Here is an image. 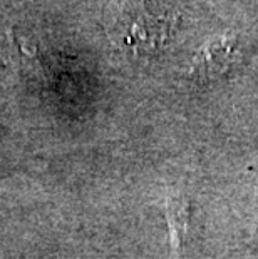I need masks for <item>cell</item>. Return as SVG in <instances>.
I'll return each mask as SVG.
<instances>
[{
  "label": "cell",
  "instance_id": "cell-1",
  "mask_svg": "<svg viewBox=\"0 0 258 259\" xmlns=\"http://www.w3.org/2000/svg\"><path fill=\"white\" fill-rule=\"evenodd\" d=\"M176 24V15L156 0H138L121 14L113 27V38L134 56H151L166 46Z\"/></svg>",
  "mask_w": 258,
  "mask_h": 259
},
{
  "label": "cell",
  "instance_id": "cell-2",
  "mask_svg": "<svg viewBox=\"0 0 258 259\" xmlns=\"http://www.w3.org/2000/svg\"><path fill=\"white\" fill-rule=\"evenodd\" d=\"M238 57V40L235 35L225 34L208 40L190 65V74L198 82H215L232 72Z\"/></svg>",
  "mask_w": 258,
  "mask_h": 259
},
{
  "label": "cell",
  "instance_id": "cell-3",
  "mask_svg": "<svg viewBox=\"0 0 258 259\" xmlns=\"http://www.w3.org/2000/svg\"><path fill=\"white\" fill-rule=\"evenodd\" d=\"M168 216H169V229H171V247L174 251V257L181 256L186 234V218L188 209L186 202L181 196H174L168 202Z\"/></svg>",
  "mask_w": 258,
  "mask_h": 259
}]
</instances>
